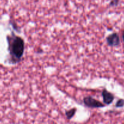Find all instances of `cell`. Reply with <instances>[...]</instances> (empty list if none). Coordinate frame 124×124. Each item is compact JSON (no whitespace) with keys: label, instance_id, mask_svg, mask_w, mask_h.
<instances>
[{"label":"cell","instance_id":"52a82bcc","mask_svg":"<svg viewBox=\"0 0 124 124\" xmlns=\"http://www.w3.org/2000/svg\"><path fill=\"white\" fill-rule=\"evenodd\" d=\"M123 40H124V35H123Z\"/></svg>","mask_w":124,"mask_h":124},{"label":"cell","instance_id":"6da1fadb","mask_svg":"<svg viewBox=\"0 0 124 124\" xmlns=\"http://www.w3.org/2000/svg\"><path fill=\"white\" fill-rule=\"evenodd\" d=\"M8 51L10 56V61L12 64H16L21 60L24 54V42L21 37L12 35L7 36Z\"/></svg>","mask_w":124,"mask_h":124},{"label":"cell","instance_id":"8992f818","mask_svg":"<svg viewBox=\"0 0 124 124\" xmlns=\"http://www.w3.org/2000/svg\"><path fill=\"white\" fill-rule=\"evenodd\" d=\"M124 105V99H119L117 102L116 104V107H122Z\"/></svg>","mask_w":124,"mask_h":124},{"label":"cell","instance_id":"3957f363","mask_svg":"<svg viewBox=\"0 0 124 124\" xmlns=\"http://www.w3.org/2000/svg\"><path fill=\"white\" fill-rule=\"evenodd\" d=\"M108 44L111 47H116L119 45L120 39L119 35L117 33H113L109 35L106 39Z\"/></svg>","mask_w":124,"mask_h":124},{"label":"cell","instance_id":"5b68a950","mask_svg":"<svg viewBox=\"0 0 124 124\" xmlns=\"http://www.w3.org/2000/svg\"><path fill=\"white\" fill-rule=\"evenodd\" d=\"M75 113H76V109L73 108V109H71V110H69V111H66L65 115H66L67 118L69 119H70L72 118L73 116L75 115Z\"/></svg>","mask_w":124,"mask_h":124},{"label":"cell","instance_id":"277c9868","mask_svg":"<svg viewBox=\"0 0 124 124\" xmlns=\"http://www.w3.org/2000/svg\"><path fill=\"white\" fill-rule=\"evenodd\" d=\"M102 95L103 100H104V103L107 104V105H109L111 103H112V102L114 100V98H115L113 94L108 92L107 90H104L102 91Z\"/></svg>","mask_w":124,"mask_h":124},{"label":"cell","instance_id":"7a4b0ae2","mask_svg":"<svg viewBox=\"0 0 124 124\" xmlns=\"http://www.w3.org/2000/svg\"><path fill=\"white\" fill-rule=\"evenodd\" d=\"M84 103L86 106L90 108H101L104 107V105L100 101L96 100L91 96H87L84 99Z\"/></svg>","mask_w":124,"mask_h":124}]
</instances>
